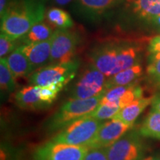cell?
<instances>
[{
  "mask_svg": "<svg viewBox=\"0 0 160 160\" xmlns=\"http://www.w3.org/2000/svg\"><path fill=\"white\" fill-rule=\"evenodd\" d=\"M46 0H11L1 17V33L12 39L22 37L45 17Z\"/></svg>",
  "mask_w": 160,
  "mask_h": 160,
  "instance_id": "cell-1",
  "label": "cell"
},
{
  "mask_svg": "<svg viewBox=\"0 0 160 160\" xmlns=\"http://www.w3.org/2000/svg\"><path fill=\"white\" fill-rule=\"evenodd\" d=\"M139 47L123 42L110 41L91 50L89 59L108 78L139 63Z\"/></svg>",
  "mask_w": 160,
  "mask_h": 160,
  "instance_id": "cell-2",
  "label": "cell"
},
{
  "mask_svg": "<svg viewBox=\"0 0 160 160\" xmlns=\"http://www.w3.org/2000/svg\"><path fill=\"white\" fill-rule=\"evenodd\" d=\"M105 93L89 99H70L48 119L45 128L49 132L60 131L73 122L90 114L100 105Z\"/></svg>",
  "mask_w": 160,
  "mask_h": 160,
  "instance_id": "cell-3",
  "label": "cell"
},
{
  "mask_svg": "<svg viewBox=\"0 0 160 160\" xmlns=\"http://www.w3.org/2000/svg\"><path fill=\"white\" fill-rule=\"evenodd\" d=\"M103 123L101 120L87 115L60 130L51 140L56 142L88 147Z\"/></svg>",
  "mask_w": 160,
  "mask_h": 160,
  "instance_id": "cell-4",
  "label": "cell"
},
{
  "mask_svg": "<svg viewBox=\"0 0 160 160\" xmlns=\"http://www.w3.org/2000/svg\"><path fill=\"white\" fill-rule=\"evenodd\" d=\"M79 67V62L73 60L68 63L51 64L37 69L29 77V82L32 85L48 86L59 85H67L74 79Z\"/></svg>",
  "mask_w": 160,
  "mask_h": 160,
  "instance_id": "cell-5",
  "label": "cell"
},
{
  "mask_svg": "<svg viewBox=\"0 0 160 160\" xmlns=\"http://www.w3.org/2000/svg\"><path fill=\"white\" fill-rule=\"evenodd\" d=\"M108 78L90 62L70 92V99H89L105 93Z\"/></svg>",
  "mask_w": 160,
  "mask_h": 160,
  "instance_id": "cell-6",
  "label": "cell"
},
{
  "mask_svg": "<svg viewBox=\"0 0 160 160\" xmlns=\"http://www.w3.org/2000/svg\"><path fill=\"white\" fill-rule=\"evenodd\" d=\"M139 132L126 133L116 142L106 148L108 160H142L145 145Z\"/></svg>",
  "mask_w": 160,
  "mask_h": 160,
  "instance_id": "cell-7",
  "label": "cell"
},
{
  "mask_svg": "<svg viewBox=\"0 0 160 160\" xmlns=\"http://www.w3.org/2000/svg\"><path fill=\"white\" fill-rule=\"evenodd\" d=\"M79 43V37L75 32L68 29H57L52 36L51 64L68 63L74 60V55Z\"/></svg>",
  "mask_w": 160,
  "mask_h": 160,
  "instance_id": "cell-8",
  "label": "cell"
},
{
  "mask_svg": "<svg viewBox=\"0 0 160 160\" xmlns=\"http://www.w3.org/2000/svg\"><path fill=\"white\" fill-rule=\"evenodd\" d=\"M89 148L51 140L38 147L33 153L34 160H84Z\"/></svg>",
  "mask_w": 160,
  "mask_h": 160,
  "instance_id": "cell-9",
  "label": "cell"
},
{
  "mask_svg": "<svg viewBox=\"0 0 160 160\" xmlns=\"http://www.w3.org/2000/svg\"><path fill=\"white\" fill-rule=\"evenodd\" d=\"M132 128L119 119H111L99 128L97 134L88 145V148H105L119 140Z\"/></svg>",
  "mask_w": 160,
  "mask_h": 160,
  "instance_id": "cell-10",
  "label": "cell"
},
{
  "mask_svg": "<svg viewBox=\"0 0 160 160\" xmlns=\"http://www.w3.org/2000/svg\"><path fill=\"white\" fill-rule=\"evenodd\" d=\"M143 97V89L137 84L117 86L108 90L104 94L100 104H105L120 109L132 102Z\"/></svg>",
  "mask_w": 160,
  "mask_h": 160,
  "instance_id": "cell-11",
  "label": "cell"
},
{
  "mask_svg": "<svg viewBox=\"0 0 160 160\" xmlns=\"http://www.w3.org/2000/svg\"><path fill=\"white\" fill-rule=\"evenodd\" d=\"M52 37L45 41L39 42L25 44L19 45V48L27 57L34 68L35 71L49 64L51 58Z\"/></svg>",
  "mask_w": 160,
  "mask_h": 160,
  "instance_id": "cell-12",
  "label": "cell"
},
{
  "mask_svg": "<svg viewBox=\"0 0 160 160\" xmlns=\"http://www.w3.org/2000/svg\"><path fill=\"white\" fill-rule=\"evenodd\" d=\"M125 8L137 18L150 22L160 15V0H125Z\"/></svg>",
  "mask_w": 160,
  "mask_h": 160,
  "instance_id": "cell-13",
  "label": "cell"
},
{
  "mask_svg": "<svg viewBox=\"0 0 160 160\" xmlns=\"http://www.w3.org/2000/svg\"><path fill=\"white\" fill-rule=\"evenodd\" d=\"M15 102L18 107L28 111H39L49 107L48 104L40 99L38 93V86L25 87L15 94Z\"/></svg>",
  "mask_w": 160,
  "mask_h": 160,
  "instance_id": "cell-14",
  "label": "cell"
},
{
  "mask_svg": "<svg viewBox=\"0 0 160 160\" xmlns=\"http://www.w3.org/2000/svg\"><path fill=\"white\" fill-rule=\"evenodd\" d=\"M119 0H76V9L87 18H98L117 5Z\"/></svg>",
  "mask_w": 160,
  "mask_h": 160,
  "instance_id": "cell-15",
  "label": "cell"
},
{
  "mask_svg": "<svg viewBox=\"0 0 160 160\" xmlns=\"http://www.w3.org/2000/svg\"><path fill=\"white\" fill-rule=\"evenodd\" d=\"M153 97H142L132 102L119 110V111L112 119H119L126 124L133 125L138 117L146 108L152 102Z\"/></svg>",
  "mask_w": 160,
  "mask_h": 160,
  "instance_id": "cell-16",
  "label": "cell"
},
{
  "mask_svg": "<svg viewBox=\"0 0 160 160\" xmlns=\"http://www.w3.org/2000/svg\"><path fill=\"white\" fill-rule=\"evenodd\" d=\"M7 62L15 79L30 77L35 71L28 59L19 48L10 53L7 57Z\"/></svg>",
  "mask_w": 160,
  "mask_h": 160,
  "instance_id": "cell-17",
  "label": "cell"
},
{
  "mask_svg": "<svg viewBox=\"0 0 160 160\" xmlns=\"http://www.w3.org/2000/svg\"><path fill=\"white\" fill-rule=\"evenodd\" d=\"M142 67L139 63L136 64L129 68L119 72L117 74L112 76L108 79L105 85L106 91L117 86L126 85L133 83L134 80L142 76Z\"/></svg>",
  "mask_w": 160,
  "mask_h": 160,
  "instance_id": "cell-18",
  "label": "cell"
},
{
  "mask_svg": "<svg viewBox=\"0 0 160 160\" xmlns=\"http://www.w3.org/2000/svg\"><path fill=\"white\" fill-rule=\"evenodd\" d=\"M53 28L43 21L40 22L33 25L27 33L19 39V42L21 45H25L45 41L53 36Z\"/></svg>",
  "mask_w": 160,
  "mask_h": 160,
  "instance_id": "cell-19",
  "label": "cell"
},
{
  "mask_svg": "<svg viewBox=\"0 0 160 160\" xmlns=\"http://www.w3.org/2000/svg\"><path fill=\"white\" fill-rule=\"evenodd\" d=\"M139 132L143 137L160 140V112L151 108Z\"/></svg>",
  "mask_w": 160,
  "mask_h": 160,
  "instance_id": "cell-20",
  "label": "cell"
},
{
  "mask_svg": "<svg viewBox=\"0 0 160 160\" xmlns=\"http://www.w3.org/2000/svg\"><path fill=\"white\" fill-rule=\"evenodd\" d=\"M46 19L50 25L57 29H68L73 25L69 13L59 8L49 9L46 12Z\"/></svg>",
  "mask_w": 160,
  "mask_h": 160,
  "instance_id": "cell-21",
  "label": "cell"
},
{
  "mask_svg": "<svg viewBox=\"0 0 160 160\" xmlns=\"http://www.w3.org/2000/svg\"><path fill=\"white\" fill-rule=\"evenodd\" d=\"M0 87L1 91L11 93L16 88L15 77L10 69L7 58L0 59Z\"/></svg>",
  "mask_w": 160,
  "mask_h": 160,
  "instance_id": "cell-22",
  "label": "cell"
},
{
  "mask_svg": "<svg viewBox=\"0 0 160 160\" xmlns=\"http://www.w3.org/2000/svg\"><path fill=\"white\" fill-rule=\"evenodd\" d=\"M146 71L150 79L159 86L160 85V53H151Z\"/></svg>",
  "mask_w": 160,
  "mask_h": 160,
  "instance_id": "cell-23",
  "label": "cell"
},
{
  "mask_svg": "<svg viewBox=\"0 0 160 160\" xmlns=\"http://www.w3.org/2000/svg\"><path fill=\"white\" fill-rule=\"evenodd\" d=\"M119 110V108L112 107V106L105 105V104H100L97 108L91 112L88 116L98 120L103 121L106 119H111L114 116L117 115Z\"/></svg>",
  "mask_w": 160,
  "mask_h": 160,
  "instance_id": "cell-24",
  "label": "cell"
},
{
  "mask_svg": "<svg viewBox=\"0 0 160 160\" xmlns=\"http://www.w3.org/2000/svg\"><path fill=\"white\" fill-rule=\"evenodd\" d=\"M64 87L59 85H51L48 86H38V93L42 101L49 105L54 101L57 98L58 93L61 91Z\"/></svg>",
  "mask_w": 160,
  "mask_h": 160,
  "instance_id": "cell-25",
  "label": "cell"
},
{
  "mask_svg": "<svg viewBox=\"0 0 160 160\" xmlns=\"http://www.w3.org/2000/svg\"><path fill=\"white\" fill-rule=\"evenodd\" d=\"M19 39L14 40L5 35V33H1L0 34V57L1 58L5 57L6 55L12 53L19 46Z\"/></svg>",
  "mask_w": 160,
  "mask_h": 160,
  "instance_id": "cell-26",
  "label": "cell"
},
{
  "mask_svg": "<svg viewBox=\"0 0 160 160\" xmlns=\"http://www.w3.org/2000/svg\"><path fill=\"white\" fill-rule=\"evenodd\" d=\"M84 160H108L105 148H89Z\"/></svg>",
  "mask_w": 160,
  "mask_h": 160,
  "instance_id": "cell-27",
  "label": "cell"
},
{
  "mask_svg": "<svg viewBox=\"0 0 160 160\" xmlns=\"http://www.w3.org/2000/svg\"><path fill=\"white\" fill-rule=\"evenodd\" d=\"M148 51L150 53H160V35L152 38L148 45Z\"/></svg>",
  "mask_w": 160,
  "mask_h": 160,
  "instance_id": "cell-28",
  "label": "cell"
},
{
  "mask_svg": "<svg viewBox=\"0 0 160 160\" xmlns=\"http://www.w3.org/2000/svg\"><path fill=\"white\" fill-rule=\"evenodd\" d=\"M152 108L160 112V93H157L153 97L151 102Z\"/></svg>",
  "mask_w": 160,
  "mask_h": 160,
  "instance_id": "cell-29",
  "label": "cell"
},
{
  "mask_svg": "<svg viewBox=\"0 0 160 160\" xmlns=\"http://www.w3.org/2000/svg\"><path fill=\"white\" fill-rule=\"evenodd\" d=\"M11 0H0V17H2L7 9Z\"/></svg>",
  "mask_w": 160,
  "mask_h": 160,
  "instance_id": "cell-30",
  "label": "cell"
},
{
  "mask_svg": "<svg viewBox=\"0 0 160 160\" xmlns=\"http://www.w3.org/2000/svg\"><path fill=\"white\" fill-rule=\"evenodd\" d=\"M73 0H51V2L56 5L65 6L71 3Z\"/></svg>",
  "mask_w": 160,
  "mask_h": 160,
  "instance_id": "cell-31",
  "label": "cell"
},
{
  "mask_svg": "<svg viewBox=\"0 0 160 160\" xmlns=\"http://www.w3.org/2000/svg\"><path fill=\"white\" fill-rule=\"evenodd\" d=\"M151 22L152 23V25H154L158 30H160V15H159L157 17H155Z\"/></svg>",
  "mask_w": 160,
  "mask_h": 160,
  "instance_id": "cell-32",
  "label": "cell"
},
{
  "mask_svg": "<svg viewBox=\"0 0 160 160\" xmlns=\"http://www.w3.org/2000/svg\"><path fill=\"white\" fill-rule=\"evenodd\" d=\"M142 160H160V156H151L144 158Z\"/></svg>",
  "mask_w": 160,
  "mask_h": 160,
  "instance_id": "cell-33",
  "label": "cell"
},
{
  "mask_svg": "<svg viewBox=\"0 0 160 160\" xmlns=\"http://www.w3.org/2000/svg\"><path fill=\"white\" fill-rule=\"evenodd\" d=\"M158 87H159V88H160V85H159V86H158Z\"/></svg>",
  "mask_w": 160,
  "mask_h": 160,
  "instance_id": "cell-34",
  "label": "cell"
}]
</instances>
